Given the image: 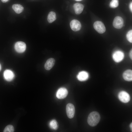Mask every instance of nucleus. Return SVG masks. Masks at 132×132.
<instances>
[{"mask_svg":"<svg viewBox=\"0 0 132 132\" xmlns=\"http://www.w3.org/2000/svg\"><path fill=\"white\" fill-rule=\"evenodd\" d=\"M100 116L99 113L96 111L91 112L89 115L87 119V122L90 126L94 127L99 122Z\"/></svg>","mask_w":132,"mask_h":132,"instance_id":"f257e3e1","label":"nucleus"},{"mask_svg":"<svg viewBox=\"0 0 132 132\" xmlns=\"http://www.w3.org/2000/svg\"><path fill=\"white\" fill-rule=\"evenodd\" d=\"M93 27L95 30L100 33H103L106 31V28L104 24L100 21L95 22L94 23Z\"/></svg>","mask_w":132,"mask_h":132,"instance_id":"f03ea898","label":"nucleus"},{"mask_svg":"<svg viewBox=\"0 0 132 132\" xmlns=\"http://www.w3.org/2000/svg\"><path fill=\"white\" fill-rule=\"evenodd\" d=\"M124 54L120 50H117L114 52L112 54V57L114 61L116 62H121L123 59Z\"/></svg>","mask_w":132,"mask_h":132,"instance_id":"7ed1b4c3","label":"nucleus"},{"mask_svg":"<svg viewBox=\"0 0 132 132\" xmlns=\"http://www.w3.org/2000/svg\"><path fill=\"white\" fill-rule=\"evenodd\" d=\"M66 114L68 117L70 119L73 118L75 112L74 105L71 103H68L66 105Z\"/></svg>","mask_w":132,"mask_h":132,"instance_id":"20e7f679","label":"nucleus"},{"mask_svg":"<svg viewBox=\"0 0 132 132\" xmlns=\"http://www.w3.org/2000/svg\"><path fill=\"white\" fill-rule=\"evenodd\" d=\"M118 97L119 100L122 102L127 103L129 102L130 99L129 94L124 91H121L119 93Z\"/></svg>","mask_w":132,"mask_h":132,"instance_id":"39448f33","label":"nucleus"},{"mask_svg":"<svg viewBox=\"0 0 132 132\" xmlns=\"http://www.w3.org/2000/svg\"><path fill=\"white\" fill-rule=\"evenodd\" d=\"M124 24L123 20L122 17L117 16L114 18L113 25V27L116 29L121 28L123 26Z\"/></svg>","mask_w":132,"mask_h":132,"instance_id":"423d86ee","label":"nucleus"},{"mask_svg":"<svg viewBox=\"0 0 132 132\" xmlns=\"http://www.w3.org/2000/svg\"><path fill=\"white\" fill-rule=\"evenodd\" d=\"M68 93L67 89L65 88L62 87L59 88L57 91L56 96L59 99H63L67 96Z\"/></svg>","mask_w":132,"mask_h":132,"instance_id":"0eeeda50","label":"nucleus"},{"mask_svg":"<svg viewBox=\"0 0 132 132\" xmlns=\"http://www.w3.org/2000/svg\"><path fill=\"white\" fill-rule=\"evenodd\" d=\"M26 45L22 41L16 42L14 45L15 50L19 53H22L24 52L26 49Z\"/></svg>","mask_w":132,"mask_h":132,"instance_id":"6e6552de","label":"nucleus"},{"mask_svg":"<svg viewBox=\"0 0 132 132\" xmlns=\"http://www.w3.org/2000/svg\"><path fill=\"white\" fill-rule=\"evenodd\" d=\"M70 27L73 31H77L80 30L81 27L80 22L78 20L74 19L71 21L70 23Z\"/></svg>","mask_w":132,"mask_h":132,"instance_id":"1a4fd4ad","label":"nucleus"},{"mask_svg":"<svg viewBox=\"0 0 132 132\" xmlns=\"http://www.w3.org/2000/svg\"><path fill=\"white\" fill-rule=\"evenodd\" d=\"M3 75L5 79L9 81L12 80L14 77V75L13 72L9 69L5 70L4 72Z\"/></svg>","mask_w":132,"mask_h":132,"instance_id":"9d476101","label":"nucleus"},{"mask_svg":"<svg viewBox=\"0 0 132 132\" xmlns=\"http://www.w3.org/2000/svg\"><path fill=\"white\" fill-rule=\"evenodd\" d=\"M78 79L80 81H84L88 79L89 77L88 73L85 71L79 72L77 76Z\"/></svg>","mask_w":132,"mask_h":132,"instance_id":"9b49d317","label":"nucleus"},{"mask_svg":"<svg viewBox=\"0 0 132 132\" xmlns=\"http://www.w3.org/2000/svg\"><path fill=\"white\" fill-rule=\"evenodd\" d=\"M55 63V60L53 58L48 59L45 63L44 67L47 70H50L54 66Z\"/></svg>","mask_w":132,"mask_h":132,"instance_id":"f8f14e48","label":"nucleus"},{"mask_svg":"<svg viewBox=\"0 0 132 132\" xmlns=\"http://www.w3.org/2000/svg\"><path fill=\"white\" fill-rule=\"evenodd\" d=\"M123 77L126 81H128L132 80V71L130 69H128L125 71L123 73Z\"/></svg>","mask_w":132,"mask_h":132,"instance_id":"ddd939ff","label":"nucleus"},{"mask_svg":"<svg viewBox=\"0 0 132 132\" xmlns=\"http://www.w3.org/2000/svg\"><path fill=\"white\" fill-rule=\"evenodd\" d=\"M76 14H79L82 11L84 8L83 5L80 3H76L73 5Z\"/></svg>","mask_w":132,"mask_h":132,"instance_id":"4468645a","label":"nucleus"},{"mask_svg":"<svg viewBox=\"0 0 132 132\" xmlns=\"http://www.w3.org/2000/svg\"><path fill=\"white\" fill-rule=\"evenodd\" d=\"M12 8L15 12L20 14L24 10V8L21 5L19 4H15L12 5Z\"/></svg>","mask_w":132,"mask_h":132,"instance_id":"2eb2a0df","label":"nucleus"},{"mask_svg":"<svg viewBox=\"0 0 132 132\" xmlns=\"http://www.w3.org/2000/svg\"><path fill=\"white\" fill-rule=\"evenodd\" d=\"M56 19V15L55 13L53 11H51L48 14L47 19L49 23H51L55 21Z\"/></svg>","mask_w":132,"mask_h":132,"instance_id":"dca6fc26","label":"nucleus"},{"mask_svg":"<svg viewBox=\"0 0 132 132\" xmlns=\"http://www.w3.org/2000/svg\"><path fill=\"white\" fill-rule=\"evenodd\" d=\"M49 125L50 128L54 130H57L58 128V123L55 120H51L49 123Z\"/></svg>","mask_w":132,"mask_h":132,"instance_id":"f3484780","label":"nucleus"},{"mask_svg":"<svg viewBox=\"0 0 132 132\" xmlns=\"http://www.w3.org/2000/svg\"><path fill=\"white\" fill-rule=\"evenodd\" d=\"M119 5L118 0H112L110 3V6L112 8H115L117 7Z\"/></svg>","mask_w":132,"mask_h":132,"instance_id":"a211bd4d","label":"nucleus"},{"mask_svg":"<svg viewBox=\"0 0 132 132\" xmlns=\"http://www.w3.org/2000/svg\"><path fill=\"white\" fill-rule=\"evenodd\" d=\"M14 131L13 126L12 125H9L7 126L4 128V132H13Z\"/></svg>","mask_w":132,"mask_h":132,"instance_id":"6ab92c4d","label":"nucleus"},{"mask_svg":"<svg viewBox=\"0 0 132 132\" xmlns=\"http://www.w3.org/2000/svg\"><path fill=\"white\" fill-rule=\"evenodd\" d=\"M126 38L131 43L132 42V30L129 31L126 34Z\"/></svg>","mask_w":132,"mask_h":132,"instance_id":"aec40b11","label":"nucleus"},{"mask_svg":"<svg viewBox=\"0 0 132 132\" xmlns=\"http://www.w3.org/2000/svg\"><path fill=\"white\" fill-rule=\"evenodd\" d=\"M129 8L130 10L132 12V2H131L130 4L129 5Z\"/></svg>","mask_w":132,"mask_h":132,"instance_id":"412c9836","label":"nucleus"},{"mask_svg":"<svg viewBox=\"0 0 132 132\" xmlns=\"http://www.w3.org/2000/svg\"><path fill=\"white\" fill-rule=\"evenodd\" d=\"M129 54H130V57L132 59V50H131L130 52V53H129Z\"/></svg>","mask_w":132,"mask_h":132,"instance_id":"4be33fe9","label":"nucleus"},{"mask_svg":"<svg viewBox=\"0 0 132 132\" xmlns=\"http://www.w3.org/2000/svg\"><path fill=\"white\" fill-rule=\"evenodd\" d=\"M9 0H1V1L3 3H6L9 1Z\"/></svg>","mask_w":132,"mask_h":132,"instance_id":"5701e85b","label":"nucleus"},{"mask_svg":"<svg viewBox=\"0 0 132 132\" xmlns=\"http://www.w3.org/2000/svg\"><path fill=\"white\" fill-rule=\"evenodd\" d=\"M130 128L131 129V131H132V123H131L130 125Z\"/></svg>","mask_w":132,"mask_h":132,"instance_id":"b1692460","label":"nucleus"},{"mask_svg":"<svg viewBox=\"0 0 132 132\" xmlns=\"http://www.w3.org/2000/svg\"><path fill=\"white\" fill-rule=\"evenodd\" d=\"M76 0V1H81L82 0Z\"/></svg>","mask_w":132,"mask_h":132,"instance_id":"393cba45","label":"nucleus"},{"mask_svg":"<svg viewBox=\"0 0 132 132\" xmlns=\"http://www.w3.org/2000/svg\"><path fill=\"white\" fill-rule=\"evenodd\" d=\"M1 65L0 64V70L1 69Z\"/></svg>","mask_w":132,"mask_h":132,"instance_id":"a878e982","label":"nucleus"}]
</instances>
